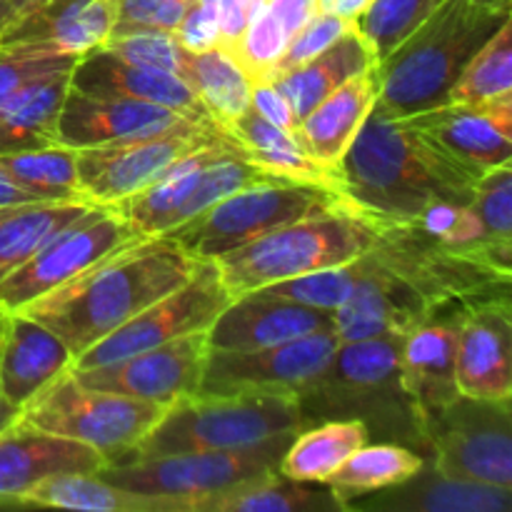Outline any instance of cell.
<instances>
[{"label": "cell", "instance_id": "6da1fadb", "mask_svg": "<svg viewBox=\"0 0 512 512\" xmlns=\"http://www.w3.org/2000/svg\"><path fill=\"white\" fill-rule=\"evenodd\" d=\"M350 205L388 223H423L435 208L470 205L483 175L435 148L405 118L370 110L338 163Z\"/></svg>", "mask_w": 512, "mask_h": 512}, {"label": "cell", "instance_id": "7a4b0ae2", "mask_svg": "<svg viewBox=\"0 0 512 512\" xmlns=\"http://www.w3.org/2000/svg\"><path fill=\"white\" fill-rule=\"evenodd\" d=\"M198 263L165 235H145L25 305L23 313L53 330L75 360L135 313L180 288Z\"/></svg>", "mask_w": 512, "mask_h": 512}, {"label": "cell", "instance_id": "3957f363", "mask_svg": "<svg viewBox=\"0 0 512 512\" xmlns=\"http://www.w3.org/2000/svg\"><path fill=\"white\" fill-rule=\"evenodd\" d=\"M403 335L340 343L323 373L298 395L303 428L358 420L375 443H398L425 458L423 423L403 383Z\"/></svg>", "mask_w": 512, "mask_h": 512}, {"label": "cell", "instance_id": "277c9868", "mask_svg": "<svg viewBox=\"0 0 512 512\" xmlns=\"http://www.w3.org/2000/svg\"><path fill=\"white\" fill-rule=\"evenodd\" d=\"M510 20V5L480 0H440L433 13L378 63L375 110L390 118H408L448 103V93L473 60Z\"/></svg>", "mask_w": 512, "mask_h": 512}, {"label": "cell", "instance_id": "5b68a950", "mask_svg": "<svg viewBox=\"0 0 512 512\" xmlns=\"http://www.w3.org/2000/svg\"><path fill=\"white\" fill-rule=\"evenodd\" d=\"M378 230V218L343 203L270 230L213 263L233 300L280 280L350 263L375 243Z\"/></svg>", "mask_w": 512, "mask_h": 512}, {"label": "cell", "instance_id": "8992f818", "mask_svg": "<svg viewBox=\"0 0 512 512\" xmlns=\"http://www.w3.org/2000/svg\"><path fill=\"white\" fill-rule=\"evenodd\" d=\"M300 428L298 398L290 395H190L170 405L150 433L113 463L248 448L275 435L298 433Z\"/></svg>", "mask_w": 512, "mask_h": 512}, {"label": "cell", "instance_id": "52a82bcc", "mask_svg": "<svg viewBox=\"0 0 512 512\" xmlns=\"http://www.w3.org/2000/svg\"><path fill=\"white\" fill-rule=\"evenodd\" d=\"M348 203L343 193L293 180L248 185L165 233L195 260H218L260 235Z\"/></svg>", "mask_w": 512, "mask_h": 512}, {"label": "cell", "instance_id": "ba28073f", "mask_svg": "<svg viewBox=\"0 0 512 512\" xmlns=\"http://www.w3.org/2000/svg\"><path fill=\"white\" fill-rule=\"evenodd\" d=\"M293 438L295 433H283L248 448L133 458L105 465L95 475L133 493L175 498L185 503V510L195 512L200 500L278 473Z\"/></svg>", "mask_w": 512, "mask_h": 512}, {"label": "cell", "instance_id": "9c48e42d", "mask_svg": "<svg viewBox=\"0 0 512 512\" xmlns=\"http://www.w3.org/2000/svg\"><path fill=\"white\" fill-rule=\"evenodd\" d=\"M168 408L88 388L73 370H65L20 408L18 423L90 445L113 463L135 448Z\"/></svg>", "mask_w": 512, "mask_h": 512}, {"label": "cell", "instance_id": "30bf717a", "mask_svg": "<svg viewBox=\"0 0 512 512\" xmlns=\"http://www.w3.org/2000/svg\"><path fill=\"white\" fill-rule=\"evenodd\" d=\"M363 258L408 283L433 308L450 300L510 290L508 275L495 273L460 245L445 243L423 223L380 220L378 238Z\"/></svg>", "mask_w": 512, "mask_h": 512}, {"label": "cell", "instance_id": "8fae6325", "mask_svg": "<svg viewBox=\"0 0 512 512\" xmlns=\"http://www.w3.org/2000/svg\"><path fill=\"white\" fill-rule=\"evenodd\" d=\"M425 458L450 478L512 490V405L458 395L423 425Z\"/></svg>", "mask_w": 512, "mask_h": 512}, {"label": "cell", "instance_id": "7c38bea8", "mask_svg": "<svg viewBox=\"0 0 512 512\" xmlns=\"http://www.w3.org/2000/svg\"><path fill=\"white\" fill-rule=\"evenodd\" d=\"M230 138L220 128L188 123L163 133L75 150V173L83 200L115 205L153 185L178 160L210 143Z\"/></svg>", "mask_w": 512, "mask_h": 512}, {"label": "cell", "instance_id": "4fadbf2b", "mask_svg": "<svg viewBox=\"0 0 512 512\" xmlns=\"http://www.w3.org/2000/svg\"><path fill=\"white\" fill-rule=\"evenodd\" d=\"M138 238L145 235L138 233L113 205H93L0 280V308L23 310Z\"/></svg>", "mask_w": 512, "mask_h": 512}, {"label": "cell", "instance_id": "5bb4252c", "mask_svg": "<svg viewBox=\"0 0 512 512\" xmlns=\"http://www.w3.org/2000/svg\"><path fill=\"white\" fill-rule=\"evenodd\" d=\"M228 303L230 295L223 288L215 263L200 260L195 273L180 288L150 303L113 333L90 345L85 353L73 360L70 370L100 368V365L115 363V360L140 353V350L168 343L180 335L208 330Z\"/></svg>", "mask_w": 512, "mask_h": 512}, {"label": "cell", "instance_id": "9a60e30c", "mask_svg": "<svg viewBox=\"0 0 512 512\" xmlns=\"http://www.w3.org/2000/svg\"><path fill=\"white\" fill-rule=\"evenodd\" d=\"M335 330L260 350H208L198 395H290L298 398L338 350Z\"/></svg>", "mask_w": 512, "mask_h": 512}, {"label": "cell", "instance_id": "2e32d148", "mask_svg": "<svg viewBox=\"0 0 512 512\" xmlns=\"http://www.w3.org/2000/svg\"><path fill=\"white\" fill-rule=\"evenodd\" d=\"M208 350V330H198L100 368L73 370V375L88 388L173 405L198 395Z\"/></svg>", "mask_w": 512, "mask_h": 512}, {"label": "cell", "instance_id": "e0dca14e", "mask_svg": "<svg viewBox=\"0 0 512 512\" xmlns=\"http://www.w3.org/2000/svg\"><path fill=\"white\" fill-rule=\"evenodd\" d=\"M510 290L468 298L460 310L455 383L460 395L480 400L512 398Z\"/></svg>", "mask_w": 512, "mask_h": 512}, {"label": "cell", "instance_id": "ac0fdd59", "mask_svg": "<svg viewBox=\"0 0 512 512\" xmlns=\"http://www.w3.org/2000/svg\"><path fill=\"white\" fill-rule=\"evenodd\" d=\"M405 120L478 178L512 163V95L493 103H443Z\"/></svg>", "mask_w": 512, "mask_h": 512}, {"label": "cell", "instance_id": "d6986e66", "mask_svg": "<svg viewBox=\"0 0 512 512\" xmlns=\"http://www.w3.org/2000/svg\"><path fill=\"white\" fill-rule=\"evenodd\" d=\"M113 30V0H43L0 33V48L43 58L80 60Z\"/></svg>", "mask_w": 512, "mask_h": 512}, {"label": "cell", "instance_id": "ffe728a7", "mask_svg": "<svg viewBox=\"0 0 512 512\" xmlns=\"http://www.w3.org/2000/svg\"><path fill=\"white\" fill-rule=\"evenodd\" d=\"M465 300L438 305L430 318L403 335V355H400L403 383L423 425L460 395L455 383V355H458L460 310Z\"/></svg>", "mask_w": 512, "mask_h": 512}, {"label": "cell", "instance_id": "44dd1931", "mask_svg": "<svg viewBox=\"0 0 512 512\" xmlns=\"http://www.w3.org/2000/svg\"><path fill=\"white\" fill-rule=\"evenodd\" d=\"M433 305L415 293L408 283L375 268L360 255L355 260V283L348 298L333 313L340 343L405 335L430 318Z\"/></svg>", "mask_w": 512, "mask_h": 512}, {"label": "cell", "instance_id": "7402d4cb", "mask_svg": "<svg viewBox=\"0 0 512 512\" xmlns=\"http://www.w3.org/2000/svg\"><path fill=\"white\" fill-rule=\"evenodd\" d=\"M70 88L100 98H130L143 103L163 105L195 123L218 128L205 110L203 100L180 75L130 63L105 48L85 53L70 70Z\"/></svg>", "mask_w": 512, "mask_h": 512}, {"label": "cell", "instance_id": "603a6c76", "mask_svg": "<svg viewBox=\"0 0 512 512\" xmlns=\"http://www.w3.org/2000/svg\"><path fill=\"white\" fill-rule=\"evenodd\" d=\"M335 330L333 313L273 298V295L248 293L233 298L213 325L208 328L210 350H260L270 345L290 343L305 335Z\"/></svg>", "mask_w": 512, "mask_h": 512}, {"label": "cell", "instance_id": "cb8c5ba5", "mask_svg": "<svg viewBox=\"0 0 512 512\" xmlns=\"http://www.w3.org/2000/svg\"><path fill=\"white\" fill-rule=\"evenodd\" d=\"M195 123L163 105L130 98H100V95L68 90L58 118V143L65 148H93L143 138ZM203 125V123H200Z\"/></svg>", "mask_w": 512, "mask_h": 512}, {"label": "cell", "instance_id": "d4e9b609", "mask_svg": "<svg viewBox=\"0 0 512 512\" xmlns=\"http://www.w3.org/2000/svg\"><path fill=\"white\" fill-rule=\"evenodd\" d=\"M108 465L100 450L78 440L40 433L23 423L0 433V508L18 500L40 480L65 473H100Z\"/></svg>", "mask_w": 512, "mask_h": 512}, {"label": "cell", "instance_id": "484cf974", "mask_svg": "<svg viewBox=\"0 0 512 512\" xmlns=\"http://www.w3.org/2000/svg\"><path fill=\"white\" fill-rule=\"evenodd\" d=\"M348 510L385 512H510L512 490L450 478L428 458L403 483L348 500Z\"/></svg>", "mask_w": 512, "mask_h": 512}, {"label": "cell", "instance_id": "4316f807", "mask_svg": "<svg viewBox=\"0 0 512 512\" xmlns=\"http://www.w3.org/2000/svg\"><path fill=\"white\" fill-rule=\"evenodd\" d=\"M70 365L73 353L53 330L23 310L0 308V395L23 408Z\"/></svg>", "mask_w": 512, "mask_h": 512}, {"label": "cell", "instance_id": "83f0119b", "mask_svg": "<svg viewBox=\"0 0 512 512\" xmlns=\"http://www.w3.org/2000/svg\"><path fill=\"white\" fill-rule=\"evenodd\" d=\"M378 65L345 80L298 125V138L313 160L338 173V163L378 103Z\"/></svg>", "mask_w": 512, "mask_h": 512}, {"label": "cell", "instance_id": "f1b7e54d", "mask_svg": "<svg viewBox=\"0 0 512 512\" xmlns=\"http://www.w3.org/2000/svg\"><path fill=\"white\" fill-rule=\"evenodd\" d=\"M230 138L238 143L240 155L263 173L280 180H293V183L318 185V188L338 190L340 178L333 168H325L318 160L308 155L300 138L295 133L278 128L253 108L245 110L238 120L228 128Z\"/></svg>", "mask_w": 512, "mask_h": 512}, {"label": "cell", "instance_id": "f546056e", "mask_svg": "<svg viewBox=\"0 0 512 512\" xmlns=\"http://www.w3.org/2000/svg\"><path fill=\"white\" fill-rule=\"evenodd\" d=\"M70 70H45L20 85L0 113V153L60 145L58 118L70 90Z\"/></svg>", "mask_w": 512, "mask_h": 512}, {"label": "cell", "instance_id": "4dcf8cb0", "mask_svg": "<svg viewBox=\"0 0 512 512\" xmlns=\"http://www.w3.org/2000/svg\"><path fill=\"white\" fill-rule=\"evenodd\" d=\"M375 65H378V58H375L373 48L365 43L358 28H353L340 35L330 48L315 55L313 60L288 70V73L275 75V78H270V83L283 93L298 120H303L338 85H343L345 80L363 73V70L375 68Z\"/></svg>", "mask_w": 512, "mask_h": 512}, {"label": "cell", "instance_id": "1f68e13d", "mask_svg": "<svg viewBox=\"0 0 512 512\" xmlns=\"http://www.w3.org/2000/svg\"><path fill=\"white\" fill-rule=\"evenodd\" d=\"M18 505L85 512H188L180 500L133 493L95 473H65L40 480Z\"/></svg>", "mask_w": 512, "mask_h": 512}, {"label": "cell", "instance_id": "d6a6232c", "mask_svg": "<svg viewBox=\"0 0 512 512\" xmlns=\"http://www.w3.org/2000/svg\"><path fill=\"white\" fill-rule=\"evenodd\" d=\"M90 208L93 203L88 200H30L0 205V280Z\"/></svg>", "mask_w": 512, "mask_h": 512}, {"label": "cell", "instance_id": "836d02e7", "mask_svg": "<svg viewBox=\"0 0 512 512\" xmlns=\"http://www.w3.org/2000/svg\"><path fill=\"white\" fill-rule=\"evenodd\" d=\"M333 512L345 510L328 483L290 480L275 473L265 480L245 483L228 493L213 495L195 505V512Z\"/></svg>", "mask_w": 512, "mask_h": 512}, {"label": "cell", "instance_id": "e575fe53", "mask_svg": "<svg viewBox=\"0 0 512 512\" xmlns=\"http://www.w3.org/2000/svg\"><path fill=\"white\" fill-rule=\"evenodd\" d=\"M365 443H370L368 430L358 420H323L308 425L290 440L278 473L290 480L325 483Z\"/></svg>", "mask_w": 512, "mask_h": 512}, {"label": "cell", "instance_id": "d590c367", "mask_svg": "<svg viewBox=\"0 0 512 512\" xmlns=\"http://www.w3.org/2000/svg\"><path fill=\"white\" fill-rule=\"evenodd\" d=\"M185 83L203 100L205 110L223 133L250 108V83L233 55L220 45L193 50L185 68Z\"/></svg>", "mask_w": 512, "mask_h": 512}, {"label": "cell", "instance_id": "8d00e7d4", "mask_svg": "<svg viewBox=\"0 0 512 512\" xmlns=\"http://www.w3.org/2000/svg\"><path fill=\"white\" fill-rule=\"evenodd\" d=\"M423 460V455L405 448V445L365 443L325 483L348 505V500L358 498V495L403 483L405 478H410L423 465Z\"/></svg>", "mask_w": 512, "mask_h": 512}, {"label": "cell", "instance_id": "74e56055", "mask_svg": "<svg viewBox=\"0 0 512 512\" xmlns=\"http://www.w3.org/2000/svg\"><path fill=\"white\" fill-rule=\"evenodd\" d=\"M0 168L40 200H83L73 148L48 145L20 153H0Z\"/></svg>", "mask_w": 512, "mask_h": 512}, {"label": "cell", "instance_id": "f35d334b", "mask_svg": "<svg viewBox=\"0 0 512 512\" xmlns=\"http://www.w3.org/2000/svg\"><path fill=\"white\" fill-rule=\"evenodd\" d=\"M512 95V28L505 20L473 55L448 93V103H493Z\"/></svg>", "mask_w": 512, "mask_h": 512}, {"label": "cell", "instance_id": "ab89813d", "mask_svg": "<svg viewBox=\"0 0 512 512\" xmlns=\"http://www.w3.org/2000/svg\"><path fill=\"white\" fill-rule=\"evenodd\" d=\"M440 0H370L355 28L380 60L393 53L438 5Z\"/></svg>", "mask_w": 512, "mask_h": 512}, {"label": "cell", "instance_id": "60d3db41", "mask_svg": "<svg viewBox=\"0 0 512 512\" xmlns=\"http://www.w3.org/2000/svg\"><path fill=\"white\" fill-rule=\"evenodd\" d=\"M355 260H350L345 265H335V268L318 270V273L280 280V283L265 285V288L253 290V293L273 295V298L293 300V303L335 313L340 308V303L348 298L350 288L355 283Z\"/></svg>", "mask_w": 512, "mask_h": 512}, {"label": "cell", "instance_id": "b9f144b4", "mask_svg": "<svg viewBox=\"0 0 512 512\" xmlns=\"http://www.w3.org/2000/svg\"><path fill=\"white\" fill-rule=\"evenodd\" d=\"M100 48L120 55L138 65H150V68L175 73L185 80V68L193 50L185 48L183 40L175 33H130V35H113L105 40Z\"/></svg>", "mask_w": 512, "mask_h": 512}, {"label": "cell", "instance_id": "7bdbcfd3", "mask_svg": "<svg viewBox=\"0 0 512 512\" xmlns=\"http://www.w3.org/2000/svg\"><path fill=\"white\" fill-rule=\"evenodd\" d=\"M198 0H113V35L178 33Z\"/></svg>", "mask_w": 512, "mask_h": 512}, {"label": "cell", "instance_id": "ee69618b", "mask_svg": "<svg viewBox=\"0 0 512 512\" xmlns=\"http://www.w3.org/2000/svg\"><path fill=\"white\" fill-rule=\"evenodd\" d=\"M470 210L478 218L485 238L512 240V163L483 173L475 185Z\"/></svg>", "mask_w": 512, "mask_h": 512}, {"label": "cell", "instance_id": "f6af8a7d", "mask_svg": "<svg viewBox=\"0 0 512 512\" xmlns=\"http://www.w3.org/2000/svg\"><path fill=\"white\" fill-rule=\"evenodd\" d=\"M353 28H355L353 20H345L340 18V15L318 10V13H315L313 18H310L308 23H305L303 28L290 38L288 48H285V53L280 55V60L275 63L273 73L268 75V80L280 73H288V70L298 68V65L308 63V60H313L315 55L323 53V50L330 48L340 35H345Z\"/></svg>", "mask_w": 512, "mask_h": 512}, {"label": "cell", "instance_id": "bcb514c9", "mask_svg": "<svg viewBox=\"0 0 512 512\" xmlns=\"http://www.w3.org/2000/svg\"><path fill=\"white\" fill-rule=\"evenodd\" d=\"M75 63H78L75 58H43V55L0 48V113L5 110L8 100L18 93L20 85L28 83L30 78L45 73V70L73 68Z\"/></svg>", "mask_w": 512, "mask_h": 512}, {"label": "cell", "instance_id": "7dc6e473", "mask_svg": "<svg viewBox=\"0 0 512 512\" xmlns=\"http://www.w3.org/2000/svg\"><path fill=\"white\" fill-rule=\"evenodd\" d=\"M250 108L263 115L265 120H270L273 125H278V128L298 135V115L293 113L288 100L283 98V93L270 80L253 83V88H250Z\"/></svg>", "mask_w": 512, "mask_h": 512}, {"label": "cell", "instance_id": "c3c4849f", "mask_svg": "<svg viewBox=\"0 0 512 512\" xmlns=\"http://www.w3.org/2000/svg\"><path fill=\"white\" fill-rule=\"evenodd\" d=\"M265 15L285 33V38H293L315 13H318V0H265Z\"/></svg>", "mask_w": 512, "mask_h": 512}, {"label": "cell", "instance_id": "681fc988", "mask_svg": "<svg viewBox=\"0 0 512 512\" xmlns=\"http://www.w3.org/2000/svg\"><path fill=\"white\" fill-rule=\"evenodd\" d=\"M370 0H318V10H325V13L340 15L345 20H358L360 13L368 8Z\"/></svg>", "mask_w": 512, "mask_h": 512}, {"label": "cell", "instance_id": "f907efd6", "mask_svg": "<svg viewBox=\"0 0 512 512\" xmlns=\"http://www.w3.org/2000/svg\"><path fill=\"white\" fill-rule=\"evenodd\" d=\"M30 200H40L35 198L30 190H25L23 185L15 183L3 168H0V205H15V203H30Z\"/></svg>", "mask_w": 512, "mask_h": 512}, {"label": "cell", "instance_id": "816d5d0a", "mask_svg": "<svg viewBox=\"0 0 512 512\" xmlns=\"http://www.w3.org/2000/svg\"><path fill=\"white\" fill-rule=\"evenodd\" d=\"M18 418H20L18 405L10 403L5 395H0V433H3V430H8L10 425L18 423Z\"/></svg>", "mask_w": 512, "mask_h": 512}, {"label": "cell", "instance_id": "f5cc1de1", "mask_svg": "<svg viewBox=\"0 0 512 512\" xmlns=\"http://www.w3.org/2000/svg\"><path fill=\"white\" fill-rule=\"evenodd\" d=\"M15 15H18V8H15L13 0H0V33L13 23Z\"/></svg>", "mask_w": 512, "mask_h": 512}, {"label": "cell", "instance_id": "db71d44e", "mask_svg": "<svg viewBox=\"0 0 512 512\" xmlns=\"http://www.w3.org/2000/svg\"><path fill=\"white\" fill-rule=\"evenodd\" d=\"M13 3H15V8H18V13H23V10L33 8V5L43 3V0H13Z\"/></svg>", "mask_w": 512, "mask_h": 512}, {"label": "cell", "instance_id": "11a10c76", "mask_svg": "<svg viewBox=\"0 0 512 512\" xmlns=\"http://www.w3.org/2000/svg\"><path fill=\"white\" fill-rule=\"evenodd\" d=\"M480 3H490V5H510V0H480Z\"/></svg>", "mask_w": 512, "mask_h": 512}]
</instances>
